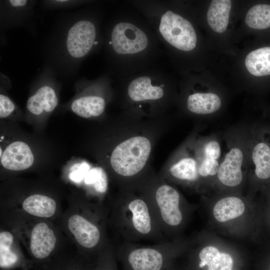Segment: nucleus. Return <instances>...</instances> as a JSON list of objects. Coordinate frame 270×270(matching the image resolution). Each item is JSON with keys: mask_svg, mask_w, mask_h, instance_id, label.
<instances>
[{"mask_svg": "<svg viewBox=\"0 0 270 270\" xmlns=\"http://www.w3.org/2000/svg\"><path fill=\"white\" fill-rule=\"evenodd\" d=\"M163 130L164 121L158 118L146 120L136 114L122 118L108 158L120 191L138 192L154 174L150 157Z\"/></svg>", "mask_w": 270, "mask_h": 270, "instance_id": "f257e3e1", "label": "nucleus"}, {"mask_svg": "<svg viewBox=\"0 0 270 270\" xmlns=\"http://www.w3.org/2000/svg\"><path fill=\"white\" fill-rule=\"evenodd\" d=\"M110 220L122 241H166L148 200L140 192L120 191L112 204Z\"/></svg>", "mask_w": 270, "mask_h": 270, "instance_id": "f03ea898", "label": "nucleus"}, {"mask_svg": "<svg viewBox=\"0 0 270 270\" xmlns=\"http://www.w3.org/2000/svg\"><path fill=\"white\" fill-rule=\"evenodd\" d=\"M148 200L160 228L166 238L184 221L179 192L159 175L154 174L138 190Z\"/></svg>", "mask_w": 270, "mask_h": 270, "instance_id": "7ed1b4c3", "label": "nucleus"}, {"mask_svg": "<svg viewBox=\"0 0 270 270\" xmlns=\"http://www.w3.org/2000/svg\"><path fill=\"white\" fill-rule=\"evenodd\" d=\"M178 245L166 241L151 245L122 241L116 252L128 270H164L169 258L180 248Z\"/></svg>", "mask_w": 270, "mask_h": 270, "instance_id": "20e7f679", "label": "nucleus"}, {"mask_svg": "<svg viewBox=\"0 0 270 270\" xmlns=\"http://www.w3.org/2000/svg\"><path fill=\"white\" fill-rule=\"evenodd\" d=\"M159 31L168 43L179 50L188 52L196 47L197 38L191 23L170 10L161 16Z\"/></svg>", "mask_w": 270, "mask_h": 270, "instance_id": "39448f33", "label": "nucleus"}, {"mask_svg": "<svg viewBox=\"0 0 270 270\" xmlns=\"http://www.w3.org/2000/svg\"><path fill=\"white\" fill-rule=\"evenodd\" d=\"M94 218H86L80 214H74L68 220V228L76 240L82 248L88 250L106 248L104 224Z\"/></svg>", "mask_w": 270, "mask_h": 270, "instance_id": "423d86ee", "label": "nucleus"}, {"mask_svg": "<svg viewBox=\"0 0 270 270\" xmlns=\"http://www.w3.org/2000/svg\"><path fill=\"white\" fill-rule=\"evenodd\" d=\"M110 42L114 50L120 54L139 53L146 48L147 36L138 26L128 22H120L114 27Z\"/></svg>", "mask_w": 270, "mask_h": 270, "instance_id": "0eeeda50", "label": "nucleus"}, {"mask_svg": "<svg viewBox=\"0 0 270 270\" xmlns=\"http://www.w3.org/2000/svg\"><path fill=\"white\" fill-rule=\"evenodd\" d=\"M94 24L88 20H80L69 29L66 36V50L72 58L84 57L90 51L96 38Z\"/></svg>", "mask_w": 270, "mask_h": 270, "instance_id": "6e6552de", "label": "nucleus"}, {"mask_svg": "<svg viewBox=\"0 0 270 270\" xmlns=\"http://www.w3.org/2000/svg\"><path fill=\"white\" fill-rule=\"evenodd\" d=\"M198 168L194 158L184 156L168 162L158 174L169 183L172 181L194 182L199 178Z\"/></svg>", "mask_w": 270, "mask_h": 270, "instance_id": "1a4fd4ad", "label": "nucleus"}, {"mask_svg": "<svg viewBox=\"0 0 270 270\" xmlns=\"http://www.w3.org/2000/svg\"><path fill=\"white\" fill-rule=\"evenodd\" d=\"M165 94L164 87L154 84L150 78L142 76L132 80L126 89V96L132 103L157 104Z\"/></svg>", "mask_w": 270, "mask_h": 270, "instance_id": "9d476101", "label": "nucleus"}, {"mask_svg": "<svg viewBox=\"0 0 270 270\" xmlns=\"http://www.w3.org/2000/svg\"><path fill=\"white\" fill-rule=\"evenodd\" d=\"M34 161V155L30 146L21 141L10 144L0 155L2 165L11 170H26L32 166Z\"/></svg>", "mask_w": 270, "mask_h": 270, "instance_id": "9b49d317", "label": "nucleus"}, {"mask_svg": "<svg viewBox=\"0 0 270 270\" xmlns=\"http://www.w3.org/2000/svg\"><path fill=\"white\" fill-rule=\"evenodd\" d=\"M244 154L238 148H233L225 156L218 172V180L223 184L230 187L240 184L242 180V166Z\"/></svg>", "mask_w": 270, "mask_h": 270, "instance_id": "f8f14e48", "label": "nucleus"}, {"mask_svg": "<svg viewBox=\"0 0 270 270\" xmlns=\"http://www.w3.org/2000/svg\"><path fill=\"white\" fill-rule=\"evenodd\" d=\"M56 242L54 230L46 223H38L33 228L30 234V249L36 258H47L54 250Z\"/></svg>", "mask_w": 270, "mask_h": 270, "instance_id": "ddd939ff", "label": "nucleus"}, {"mask_svg": "<svg viewBox=\"0 0 270 270\" xmlns=\"http://www.w3.org/2000/svg\"><path fill=\"white\" fill-rule=\"evenodd\" d=\"M58 104V98L54 90L50 86L44 85L28 98L26 108L30 113L38 116L52 112Z\"/></svg>", "mask_w": 270, "mask_h": 270, "instance_id": "4468645a", "label": "nucleus"}, {"mask_svg": "<svg viewBox=\"0 0 270 270\" xmlns=\"http://www.w3.org/2000/svg\"><path fill=\"white\" fill-rule=\"evenodd\" d=\"M106 106V101L102 96L96 94H88L75 99L70 108L78 116L88 118L102 115Z\"/></svg>", "mask_w": 270, "mask_h": 270, "instance_id": "2eb2a0df", "label": "nucleus"}, {"mask_svg": "<svg viewBox=\"0 0 270 270\" xmlns=\"http://www.w3.org/2000/svg\"><path fill=\"white\" fill-rule=\"evenodd\" d=\"M232 7L230 0H213L207 12V21L216 32L222 33L228 27Z\"/></svg>", "mask_w": 270, "mask_h": 270, "instance_id": "dca6fc26", "label": "nucleus"}, {"mask_svg": "<svg viewBox=\"0 0 270 270\" xmlns=\"http://www.w3.org/2000/svg\"><path fill=\"white\" fill-rule=\"evenodd\" d=\"M200 260L198 264L202 268L208 266V270H232L233 260L228 254L220 252L216 247L208 246L198 254Z\"/></svg>", "mask_w": 270, "mask_h": 270, "instance_id": "f3484780", "label": "nucleus"}, {"mask_svg": "<svg viewBox=\"0 0 270 270\" xmlns=\"http://www.w3.org/2000/svg\"><path fill=\"white\" fill-rule=\"evenodd\" d=\"M187 109L192 113L198 114H212L221 106V100L216 94L211 92H196L188 96Z\"/></svg>", "mask_w": 270, "mask_h": 270, "instance_id": "a211bd4d", "label": "nucleus"}, {"mask_svg": "<svg viewBox=\"0 0 270 270\" xmlns=\"http://www.w3.org/2000/svg\"><path fill=\"white\" fill-rule=\"evenodd\" d=\"M22 207L32 216L46 218L54 216L56 210V204L52 198L36 194L27 197L24 200Z\"/></svg>", "mask_w": 270, "mask_h": 270, "instance_id": "6ab92c4d", "label": "nucleus"}, {"mask_svg": "<svg viewBox=\"0 0 270 270\" xmlns=\"http://www.w3.org/2000/svg\"><path fill=\"white\" fill-rule=\"evenodd\" d=\"M245 210L244 202L236 196H228L219 200L213 208V215L218 222H223L240 216Z\"/></svg>", "mask_w": 270, "mask_h": 270, "instance_id": "aec40b11", "label": "nucleus"}, {"mask_svg": "<svg viewBox=\"0 0 270 270\" xmlns=\"http://www.w3.org/2000/svg\"><path fill=\"white\" fill-rule=\"evenodd\" d=\"M245 66L248 72L256 76L270 74V46L250 52L246 56Z\"/></svg>", "mask_w": 270, "mask_h": 270, "instance_id": "412c9836", "label": "nucleus"}, {"mask_svg": "<svg viewBox=\"0 0 270 270\" xmlns=\"http://www.w3.org/2000/svg\"><path fill=\"white\" fill-rule=\"evenodd\" d=\"M245 22L248 26L254 29L270 28V5L260 4L253 6L248 12Z\"/></svg>", "mask_w": 270, "mask_h": 270, "instance_id": "4be33fe9", "label": "nucleus"}, {"mask_svg": "<svg viewBox=\"0 0 270 270\" xmlns=\"http://www.w3.org/2000/svg\"><path fill=\"white\" fill-rule=\"evenodd\" d=\"M13 235L8 231L0 233V266L1 268H8L18 260V256L12 250Z\"/></svg>", "mask_w": 270, "mask_h": 270, "instance_id": "5701e85b", "label": "nucleus"}, {"mask_svg": "<svg viewBox=\"0 0 270 270\" xmlns=\"http://www.w3.org/2000/svg\"><path fill=\"white\" fill-rule=\"evenodd\" d=\"M86 184H93L96 190L100 192H104L107 188L106 174L100 167H96L90 170L85 178Z\"/></svg>", "mask_w": 270, "mask_h": 270, "instance_id": "b1692460", "label": "nucleus"}, {"mask_svg": "<svg viewBox=\"0 0 270 270\" xmlns=\"http://www.w3.org/2000/svg\"><path fill=\"white\" fill-rule=\"evenodd\" d=\"M219 166L217 160L204 158L198 165V175L202 177L214 176L218 174Z\"/></svg>", "mask_w": 270, "mask_h": 270, "instance_id": "393cba45", "label": "nucleus"}, {"mask_svg": "<svg viewBox=\"0 0 270 270\" xmlns=\"http://www.w3.org/2000/svg\"><path fill=\"white\" fill-rule=\"evenodd\" d=\"M15 105L13 102L6 96L0 94V118L8 116L14 110Z\"/></svg>", "mask_w": 270, "mask_h": 270, "instance_id": "a878e982", "label": "nucleus"}, {"mask_svg": "<svg viewBox=\"0 0 270 270\" xmlns=\"http://www.w3.org/2000/svg\"><path fill=\"white\" fill-rule=\"evenodd\" d=\"M89 168L90 166L87 162L76 164L72 168L70 177L74 181L79 182L88 172Z\"/></svg>", "mask_w": 270, "mask_h": 270, "instance_id": "bb28decb", "label": "nucleus"}, {"mask_svg": "<svg viewBox=\"0 0 270 270\" xmlns=\"http://www.w3.org/2000/svg\"><path fill=\"white\" fill-rule=\"evenodd\" d=\"M204 158L218 160L221 154L220 146L216 140H212L204 146Z\"/></svg>", "mask_w": 270, "mask_h": 270, "instance_id": "cd10ccee", "label": "nucleus"}, {"mask_svg": "<svg viewBox=\"0 0 270 270\" xmlns=\"http://www.w3.org/2000/svg\"><path fill=\"white\" fill-rule=\"evenodd\" d=\"M10 4L14 7H22L27 4L28 1L24 0H10Z\"/></svg>", "mask_w": 270, "mask_h": 270, "instance_id": "c85d7f7f", "label": "nucleus"}, {"mask_svg": "<svg viewBox=\"0 0 270 270\" xmlns=\"http://www.w3.org/2000/svg\"></svg>", "mask_w": 270, "mask_h": 270, "instance_id": "c756f323", "label": "nucleus"}]
</instances>
